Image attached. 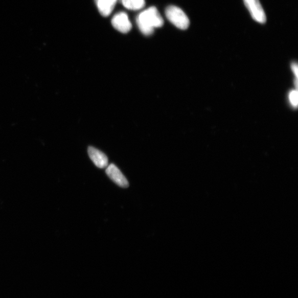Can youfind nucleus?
Here are the masks:
<instances>
[{"label":"nucleus","instance_id":"f257e3e1","mask_svg":"<svg viewBox=\"0 0 298 298\" xmlns=\"http://www.w3.org/2000/svg\"><path fill=\"white\" fill-rule=\"evenodd\" d=\"M136 24L144 35L149 36L154 33L155 29L163 27L164 21L155 7H151L138 15Z\"/></svg>","mask_w":298,"mask_h":298},{"label":"nucleus","instance_id":"f03ea898","mask_svg":"<svg viewBox=\"0 0 298 298\" xmlns=\"http://www.w3.org/2000/svg\"><path fill=\"white\" fill-rule=\"evenodd\" d=\"M165 15L169 21L178 29L185 30L189 27L190 22L186 13L178 7L170 6L166 8Z\"/></svg>","mask_w":298,"mask_h":298},{"label":"nucleus","instance_id":"7ed1b4c3","mask_svg":"<svg viewBox=\"0 0 298 298\" xmlns=\"http://www.w3.org/2000/svg\"><path fill=\"white\" fill-rule=\"evenodd\" d=\"M244 4L253 18L260 24L266 22V16L259 0H244Z\"/></svg>","mask_w":298,"mask_h":298},{"label":"nucleus","instance_id":"20e7f679","mask_svg":"<svg viewBox=\"0 0 298 298\" xmlns=\"http://www.w3.org/2000/svg\"><path fill=\"white\" fill-rule=\"evenodd\" d=\"M111 22L114 29L122 33H128L132 28L127 14L123 12L116 14Z\"/></svg>","mask_w":298,"mask_h":298},{"label":"nucleus","instance_id":"39448f33","mask_svg":"<svg viewBox=\"0 0 298 298\" xmlns=\"http://www.w3.org/2000/svg\"><path fill=\"white\" fill-rule=\"evenodd\" d=\"M106 172L109 178L118 186L123 187V188H127L129 186L128 180L114 164H112L108 165Z\"/></svg>","mask_w":298,"mask_h":298},{"label":"nucleus","instance_id":"423d86ee","mask_svg":"<svg viewBox=\"0 0 298 298\" xmlns=\"http://www.w3.org/2000/svg\"><path fill=\"white\" fill-rule=\"evenodd\" d=\"M88 154L90 158L97 166L100 169H104L108 165V159L107 156L100 150L96 148L89 147L88 148Z\"/></svg>","mask_w":298,"mask_h":298},{"label":"nucleus","instance_id":"0eeeda50","mask_svg":"<svg viewBox=\"0 0 298 298\" xmlns=\"http://www.w3.org/2000/svg\"><path fill=\"white\" fill-rule=\"evenodd\" d=\"M119 0H95L98 10L103 17H108L112 12Z\"/></svg>","mask_w":298,"mask_h":298},{"label":"nucleus","instance_id":"6e6552de","mask_svg":"<svg viewBox=\"0 0 298 298\" xmlns=\"http://www.w3.org/2000/svg\"><path fill=\"white\" fill-rule=\"evenodd\" d=\"M122 5L129 10H141L145 5V0H121Z\"/></svg>","mask_w":298,"mask_h":298},{"label":"nucleus","instance_id":"1a4fd4ad","mask_svg":"<svg viewBox=\"0 0 298 298\" xmlns=\"http://www.w3.org/2000/svg\"><path fill=\"white\" fill-rule=\"evenodd\" d=\"M289 102L293 107H295L297 105V93L295 90L290 91L289 95Z\"/></svg>","mask_w":298,"mask_h":298},{"label":"nucleus","instance_id":"9d476101","mask_svg":"<svg viewBox=\"0 0 298 298\" xmlns=\"http://www.w3.org/2000/svg\"><path fill=\"white\" fill-rule=\"evenodd\" d=\"M292 71L295 74V76L297 75V66L296 63H293L292 65Z\"/></svg>","mask_w":298,"mask_h":298}]
</instances>
